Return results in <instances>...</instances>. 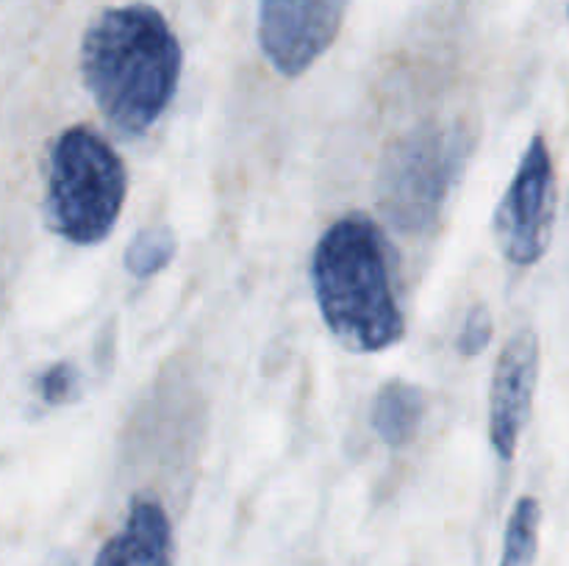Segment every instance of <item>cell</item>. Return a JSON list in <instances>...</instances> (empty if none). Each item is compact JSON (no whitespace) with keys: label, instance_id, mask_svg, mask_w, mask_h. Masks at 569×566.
I'll return each instance as SVG.
<instances>
[{"label":"cell","instance_id":"cell-6","mask_svg":"<svg viewBox=\"0 0 569 566\" xmlns=\"http://www.w3.org/2000/svg\"><path fill=\"white\" fill-rule=\"evenodd\" d=\"M350 0H259L261 53L283 78H298L337 42Z\"/></svg>","mask_w":569,"mask_h":566},{"label":"cell","instance_id":"cell-3","mask_svg":"<svg viewBox=\"0 0 569 566\" xmlns=\"http://www.w3.org/2000/svg\"><path fill=\"white\" fill-rule=\"evenodd\" d=\"M128 194L120 153L87 125H72L53 142L44 183V222L56 236L92 247L117 228Z\"/></svg>","mask_w":569,"mask_h":566},{"label":"cell","instance_id":"cell-9","mask_svg":"<svg viewBox=\"0 0 569 566\" xmlns=\"http://www.w3.org/2000/svg\"><path fill=\"white\" fill-rule=\"evenodd\" d=\"M422 414H426L422 388L409 381L383 383L370 405L372 431L389 447H406L420 431Z\"/></svg>","mask_w":569,"mask_h":566},{"label":"cell","instance_id":"cell-4","mask_svg":"<svg viewBox=\"0 0 569 566\" xmlns=\"http://www.w3.org/2000/svg\"><path fill=\"white\" fill-rule=\"evenodd\" d=\"M476 128L467 120H431L398 137L378 170V205L398 231L426 233L442 216L467 170Z\"/></svg>","mask_w":569,"mask_h":566},{"label":"cell","instance_id":"cell-2","mask_svg":"<svg viewBox=\"0 0 569 566\" xmlns=\"http://www.w3.org/2000/svg\"><path fill=\"white\" fill-rule=\"evenodd\" d=\"M311 286L322 322L350 353H381L406 336L389 244L367 214L333 222L311 253Z\"/></svg>","mask_w":569,"mask_h":566},{"label":"cell","instance_id":"cell-13","mask_svg":"<svg viewBox=\"0 0 569 566\" xmlns=\"http://www.w3.org/2000/svg\"><path fill=\"white\" fill-rule=\"evenodd\" d=\"M492 314L489 309L478 305L470 316H467L465 327H461L459 338H456V350L461 355H481L487 350V344L492 342Z\"/></svg>","mask_w":569,"mask_h":566},{"label":"cell","instance_id":"cell-1","mask_svg":"<svg viewBox=\"0 0 569 566\" xmlns=\"http://www.w3.org/2000/svg\"><path fill=\"white\" fill-rule=\"evenodd\" d=\"M183 53L170 22L148 3L106 9L81 42V78L122 137H142L172 103Z\"/></svg>","mask_w":569,"mask_h":566},{"label":"cell","instance_id":"cell-5","mask_svg":"<svg viewBox=\"0 0 569 566\" xmlns=\"http://www.w3.org/2000/svg\"><path fill=\"white\" fill-rule=\"evenodd\" d=\"M556 225V170L545 137H533L495 211V239L506 261L531 266L548 253Z\"/></svg>","mask_w":569,"mask_h":566},{"label":"cell","instance_id":"cell-12","mask_svg":"<svg viewBox=\"0 0 569 566\" xmlns=\"http://www.w3.org/2000/svg\"><path fill=\"white\" fill-rule=\"evenodd\" d=\"M37 394L48 405L72 403V400H78V394H81V370H78L76 364H67V361L48 366V370L37 377Z\"/></svg>","mask_w":569,"mask_h":566},{"label":"cell","instance_id":"cell-8","mask_svg":"<svg viewBox=\"0 0 569 566\" xmlns=\"http://www.w3.org/2000/svg\"><path fill=\"white\" fill-rule=\"evenodd\" d=\"M172 525L164 505L156 499H133L126 522L106 538L94 566H176Z\"/></svg>","mask_w":569,"mask_h":566},{"label":"cell","instance_id":"cell-14","mask_svg":"<svg viewBox=\"0 0 569 566\" xmlns=\"http://www.w3.org/2000/svg\"><path fill=\"white\" fill-rule=\"evenodd\" d=\"M44 566H78V564L70 553L59 549V553H53L48 560H44Z\"/></svg>","mask_w":569,"mask_h":566},{"label":"cell","instance_id":"cell-10","mask_svg":"<svg viewBox=\"0 0 569 566\" xmlns=\"http://www.w3.org/2000/svg\"><path fill=\"white\" fill-rule=\"evenodd\" d=\"M542 527V505L537 497H520L509 516L500 566H533Z\"/></svg>","mask_w":569,"mask_h":566},{"label":"cell","instance_id":"cell-7","mask_svg":"<svg viewBox=\"0 0 569 566\" xmlns=\"http://www.w3.org/2000/svg\"><path fill=\"white\" fill-rule=\"evenodd\" d=\"M539 361H542V350H539L537 331L522 327L503 344L495 364L492 397H489V442L503 461L515 458L522 431L531 420Z\"/></svg>","mask_w":569,"mask_h":566},{"label":"cell","instance_id":"cell-11","mask_svg":"<svg viewBox=\"0 0 569 566\" xmlns=\"http://www.w3.org/2000/svg\"><path fill=\"white\" fill-rule=\"evenodd\" d=\"M178 239L176 233L167 225H150L144 231H139L133 236V242L126 247V270L131 272L139 281H148V277L159 275L161 270L170 266V261L176 259Z\"/></svg>","mask_w":569,"mask_h":566}]
</instances>
